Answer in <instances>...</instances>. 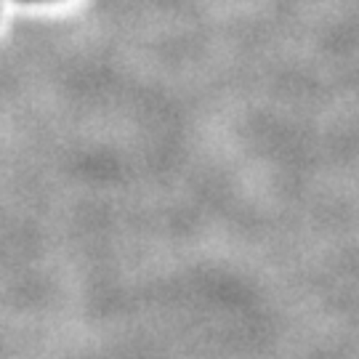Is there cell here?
<instances>
[{"label":"cell","instance_id":"cell-1","mask_svg":"<svg viewBox=\"0 0 359 359\" xmlns=\"http://www.w3.org/2000/svg\"><path fill=\"white\" fill-rule=\"evenodd\" d=\"M32 3H40V0H32Z\"/></svg>","mask_w":359,"mask_h":359}]
</instances>
